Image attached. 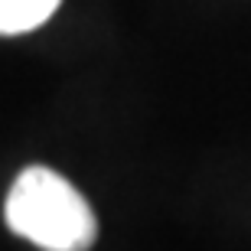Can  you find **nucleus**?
Wrapping results in <instances>:
<instances>
[{"label": "nucleus", "mask_w": 251, "mask_h": 251, "mask_svg": "<svg viewBox=\"0 0 251 251\" xmlns=\"http://www.w3.org/2000/svg\"><path fill=\"white\" fill-rule=\"evenodd\" d=\"M59 0H0V36H20L43 26Z\"/></svg>", "instance_id": "obj_2"}, {"label": "nucleus", "mask_w": 251, "mask_h": 251, "mask_svg": "<svg viewBox=\"0 0 251 251\" xmlns=\"http://www.w3.org/2000/svg\"><path fill=\"white\" fill-rule=\"evenodd\" d=\"M10 232L43 251H88L98 238V219L85 196L49 167H26L3 202Z\"/></svg>", "instance_id": "obj_1"}]
</instances>
